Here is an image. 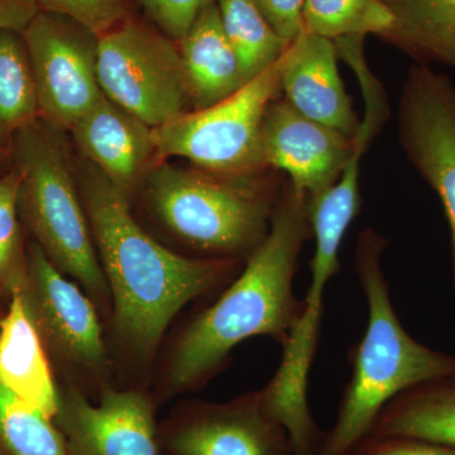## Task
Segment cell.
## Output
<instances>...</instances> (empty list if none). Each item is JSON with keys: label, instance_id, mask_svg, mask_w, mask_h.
I'll use <instances>...</instances> for the list:
<instances>
[{"label": "cell", "instance_id": "1", "mask_svg": "<svg viewBox=\"0 0 455 455\" xmlns=\"http://www.w3.org/2000/svg\"><path fill=\"white\" fill-rule=\"evenodd\" d=\"M77 176L112 314L108 346L123 387L149 388L171 323L188 302L221 291L244 262L184 256L140 226L131 203L76 154Z\"/></svg>", "mask_w": 455, "mask_h": 455}, {"label": "cell", "instance_id": "2", "mask_svg": "<svg viewBox=\"0 0 455 455\" xmlns=\"http://www.w3.org/2000/svg\"><path fill=\"white\" fill-rule=\"evenodd\" d=\"M310 236L309 199L289 182L263 243L214 301L188 316L161 348L149 383L157 407L203 390L230 366L242 341L268 337L286 346L304 313L293 280Z\"/></svg>", "mask_w": 455, "mask_h": 455}, {"label": "cell", "instance_id": "3", "mask_svg": "<svg viewBox=\"0 0 455 455\" xmlns=\"http://www.w3.org/2000/svg\"><path fill=\"white\" fill-rule=\"evenodd\" d=\"M387 242L372 229L358 236L355 269L366 296V333L349 352L352 376L337 420L319 455H347L366 438L377 416L401 392L455 379V355L429 348L407 333L394 309L381 259Z\"/></svg>", "mask_w": 455, "mask_h": 455}, {"label": "cell", "instance_id": "4", "mask_svg": "<svg viewBox=\"0 0 455 455\" xmlns=\"http://www.w3.org/2000/svg\"><path fill=\"white\" fill-rule=\"evenodd\" d=\"M260 173L228 175L164 161L137 196L185 256L245 262L268 235L280 196Z\"/></svg>", "mask_w": 455, "mask_h": 455}, {"label": "cell", "instance_id": "5", "mask_svg": "<svg viewBox=\"0 0 455 455\" xmlns=\"http://www.w3.org/2000/svg\"><path fill=\"white\" fill-rule=\"evenodd\" d=\"M9 149L20 173L17 208L27 236L88 293L107 324L112 295L84 205L68 133L38 118L17 133Z\"/></svg>", "mask_w": 455, "mask_h": 455}, {"label": "cell", "instance_id": "6", "mask_svg": "<svg viewBox=\"0 0 455 455\" xmlns=\"http://www.w3.org/2000/svg\"><path fill=\"white\" fill-rule=\"evenodd\" d=\"M20 293L57 385L83 392L92 401L118 386L106 323L97 305L29 238L27 276Z\"/></svg>", "mask_w": 455, "mask_h": 455}, {"label": "cell", "instance_id": "7", "mask_svg": "<svg viewBox=\"0 0 455 455\" xmlns=\"http://www.w3.org/2000/svg\"><path fill=\"white\" fill-rule=\"evenodd\" d=\"M280 90L281 59L220 103L152 128L161 163L181 157L214 172L259 173L260 128Z\"/></svg>", "mask_w": 455, "mask_h": 455}, {"label": "cell", "instance_id": "8", "mask_svg": "<svg viewBox=\"0 0 455 455\" xmlns=\"http://www.w3.org/2000/svg\"><path fill=\"white\" fill-rule=\"evenodd\" d=\"M97 71L103 94L151 128L191 106L179 44L136 18L99 37Z\"/></svg>", "mask_w": 455, "mask_h": 455}, {"label": "cell", "instance_id": "9", "mask_svg": "<svg viewBox=\"0 0 455 455\" xmlns=\"http://www.w3.org/2000/svg\"><path fill=\"white\" fill-rule=\"evenodd\" d=\"M23 37L40 118L68 133L103 97L97 71L99 36L73 18L40 11Z\"/></svg>", "mask_w": 455, "mask_h": 455}, {"label": "cell", "instance_id": "10", "mask_svg": "<svg viewBox=\"0 0 455 455\" xmlns=\"http://www.w3.org/2000/svg\"><path fill=\"white\" fill-rule=\"evenodd\" d=\"M161 455H298L259 391L230 400L187 398L158 421Z\"/></svg>", "mask_w": 455, "mask_h": 455}, {"label": "cell", "instance_id": "11", "mask_svg": "<svg viewBox=\"0 0 455 455\" xmlns=\"http://www.w3.org/2000/svg\"><path fill=\"white\" fill-rule=\"evenodd\" d=\"M55 423L70 455H161L151 390L114 386L98 401L59 386Z\"/></svg>", "mask_w": 455, "mask_h": 455}, {"label": "cell", "instance_id": "12", "mask_svg": "<svg viewBox=\"0 0 455 455\" xmlns=\"http://www.w3.org/2000/svg\"><path fill=\"white\" fill-rule=\"evenodd\" d=\"M401 143L444 208L453 244L455 286V88L427 68H412L400 107Z\"/></svg>", "mask_w": 455, "mask_h": 455}, {"label": "cell", "instance_id": "13", "mask_svg": "<svg viewBox=\"0 0 455 455\" xmlns=\"http://www.w3.org/2000/svg\"><path fill=\"white\" fill-rule=\"evenodd\" d=\"M352 152V139L311 121L284 99H275L263 118L259 167L283 170L309 203L339 179Z\"/></svg>", "mask_w": 455, "mask_h": 455}, {"label": "cell", "instance_id": "14", "mask_svg": "<svg viewBox=\"0 0 455 455\" xmlns=\"http://www.w3.org/2000/svg\"><path fill=\"white\" fill-rule=\"evenodd\" d=\"M68 133L76 154L132 204L161 164L152 128L103 94Z\"/></svg>", "mask_w": 455, "mask_h": 455}, {"label": "cell", "instance_id": "15", "mask_svg": "<svg viewBox=\"0 0 455 455\" xmlns=\"http://www.w3.org/2000/svg\"><path fill=\"white\" fill-rule=\"evenodd\" d=\"M334 41L302 31L281 57L284 100L311 121L352 139L358 119L338 68Z\"/></svg>", "mask_w": 455, "mask_h": 455}, {"label": "cell", "instance_id": "16", "mask_svg": "<svg viewBox=\"0 0 455 455\" xmlns=\"http://www.w3.org/2000/svg\"><path fill=\"white\" fill-rule=\"evenodd\" d=\"M178 44L194 110L220 103L247 84L224 32L217 0L206 2Z\"/></svg>", "mask_w": 455, "mask_h": 455}, {"label": "cell", "instance_id": "17", "mask_svg": "<svg viewBox=\"0 0 455 455\" xmlns=\"http://www.w3.org/2000/svg\"><path fill=\"white\" fill-rule=\"evenodd\" d=\"M0 385L55 419L59 385L20 292L0 322Z\"/></svg>", "mask_w": 455, "mask_h": 455}, {"label": "cell", "instance_id": "18", "mask_svg": "<svg viewBox=\"0 0 455 455\" xmlns=\"http://www.w3.org/2000/svg\"><path fill=\"white\" fill-rule=\"evenodd\" d=\"M370 434L455 449V383L427 382L401 392L383 407Z\"/></svg>", "mask_w": 455, "mask_h": 455}, {"label": "cell", "instance_id": "19", "mask_svg": "<svg viewBox=\"0 0 455 455\" xmlns=\"http://www.w3.org/2000/svg\"><path fill=\"white\" fill-rule=\"evenodd\" d=\"M394 23L387 37L416 55L455 68V0H386Z\"/></svg>", "mask_w": 455, "mask_h": 455}, {"label": "cell", "instance_id": "20", "mask_svg": "<svg viewBox=\"0 0 455 455\" xmlns=\"http://www.w3.org/2000/svg\"><path fill=\"white\" fill-rule=\"evenodd\" d=\"M40 118L37 89L23 33L0 29V147Z\"/></svg>", "mask_w": 455, "mask_h": 455}, {"label": "cell", "instance_id": "21", "mask_svg": "<svg viewBox=\"0 0 455 455\" xmlns=\"http://www.w3.org/2000/svg\"><path fill=\"white\" fill-rule=\"evenodd\" d=\"M221 23L235 50L245 82L250 83L283 55L284 42L252 0H217Z\"/></svg>", "mask_w": 455, "mask_h": 455}, {"label": "cell", "instance_id": "22", "mask_svg": "<svg viewBox=\"0 0 455 455\" xmlns=\"http://www.w3.org/2000/svg\"><path fill=\"white\" fill-rule=\"evenodd\" d=\"M0 455H70L55 420L0 385Z\"/></svg>", "mask_w": 455, "mask_h": 455}, {"label": "cell", "instance_id": "23", "mask_svg": "<svg viewBox=\"0 0 455 455\" xmlns=\"http://www.w3.org/2000/svg\"><path fill=\"white\" fill-rule=\"evenodd\" d=\"M392 23L386 0H305V31L331 41L368 33L386 36Z\"/></svg>", "mask_w": 455, "mask_h": 455}, {"label": "cell", "instance_id": "24", "mask_svg": "<svg viewBox=\"0 0 455 455\" xmlns=\"http://www.w3.org/2000/svg\"><path fill=\"white\" fill-rule=\"evenodd\" d=\"M20 173L12 169L0 176V309L7 310L12 299L23 289L27 276V242L17 197Z\"/></svg>", "mask_w": 455, "mask_h": 455}, {"label": "cell", "instance_id": "25", "mask_svg": "<svg viewBox=\"0 0 455 455\" xmlns=\"http://www.w3.org/2000/svg\"><path fill=\"white\" fill-rule=\"evenodd\" d=\"M41 11L73 18L100 37L131 16L128 0H37Z\"/></svg>", "mask_w": 455, "mask_h": 455}, {"label": "cell", "instance_id": "26", "mask_svg": "<svg viewBox=\"0 0 455 455\" xmlns=\"http://www.w3.org/2000/svg\"><path fill=\"white\" fill-rule=\"evenodd\" d=\"M161 32L179 44L209 0H137Z\"/></svg>", "mask_w": 455, "mask_h": 455}, {"label": "cell", "instance_id": "27", "mask_svg": "<svg viewBox=\"0 0 455 455\" xmlns=\"http://www.w3.org/2000/svg\"><path fill=\"white\" fill-rule=\"evenodd\" d=\"M347 455H455V449L423 440L370 434Z\"/></svg>", "mask_w": 455, "mask_h": 455}, {"label": "cell", "instance_id": "28", "mask_svg": "<svg viewBox=\"0 0 455 455\" xmlns=\"http://www.w3.org/2000/svg\"><path fill=\"white\" fill-rule=\"evenodd\" d=\"M272 28L287 44L304 31L305 0H252Z\"/></svg>", "mask_w": 455, "mask_h": 455}, {"label": "cell", "instance_id": "29", "mask_svg": "<svg viewBox=\"0 0 455 455\" xmlns=\"http://www.w3.org/2000/svg\"><path fill=\"white\" fill-rule=\"evenodd\" d=\"M40 11L37 0H0V29L23 33Z\"/></svg>", "mask_w": 455, "mask_h": 455}, {"label": "cell", "instance_id": "30", "mask_svg": "<svg viewBox=\"0 0 455 455\" xmlns=\"http://www.w3.org/2000/svg\"><path fill=\"white\" fill-rule=\"evenodd\" d=\"M13 169L11 149L0 147V176Z\"/></svg>", "mask_w": 455, "mask_h": 455}, {"label": "cell", "instance_id": "31", "mask_svg": "<svg viewBox=\"0 0 455 455\" xmlns=\"http://www.w3.org/2000/svg\"><path fill=\"white\" fill-rule=\"evenodd\" d=\"M5 311L7 310L0 309V322H2L3 316L5 315Z\"/></svg>", "mask_w": 455, "mask_h": 455}, {"label": "cell", "instance_id": "32", "mask_svg": "<svg viewBox=\"0 0 455 455\" xmlns=\"http://www.w3.org/2000/svg\"><path fill=\"white\" fill-rule=\"evenodd\" d=\"M451 381H453L455 383V379H451Z\"/></svg>", "mask_w": 455, "mask_h": 455}]
</instances>
